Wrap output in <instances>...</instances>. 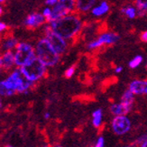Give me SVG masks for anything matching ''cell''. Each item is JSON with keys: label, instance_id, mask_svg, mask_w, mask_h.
Segmentation results:
<instances>
[{"label": "cell", "instance_id": "obj_1", "mask_svg": "<svg viewBox=\"0 0 147 147\" xmlns=\"http://www.w3.org/2000/svg\"><path fill=\"white\" fill-rule=\"evenodd\" d=\"M49 28L67 41H72L84 29V21L78 13H71L58 20L48 23Z\"/></svg>", "mask_w": 147, "mask_h": 147}, {"label": "cell", "instance_id": "obj_2", "mask_svg": "<svg viewBox=\"0 0 147 147\" xmlns=\"http://www.w3.org/2000/svg\"><path fill=\"white\" fill-rule=\"evenodd\" d=\"M35 56L47 68L56 66L60 61L61 56L55 52L45 37H42L38 40L34 45Z\"/></svg>", "mask_w": 147, "mask_h": 147}, {"label": "cell", "instance_id": "obj_3", "mask_svg": "<svg viewBox=\"0 0 147 147\" xmlns=\"http://www.w3.org/2000/svg\"><path fill=\"white\" fill-rule=\"evenodd\" d=\"M5 85L12 92L16 93H26L34 85L33 82L29 81L22 73L20 68L15 69L10 74L3 80Z\"/></svg>", "mask_w": 147, "mask_h": 147}, {"label": "cell", "instance_id": "obj_4", "mask_svg": "<svg viewBox=\"0 0 147 147\" xmlns=\"http://www.w3.org/2000/svg\"><path fill=\"white\" fill-rule=\"evenodd\" d=\"M20 69L25 78L29 81L33 82L34 84L42 80L47 72V67L36 57L29 61L27 64L21 67Z\"/></svg>", "mask_w": 147, "mask_h": 147}, {"label": "cell", "instance_id": "obj_5", "mask_svg": "<svg viewBox=\"0 0 147 147\" xmlns=\"http://www.w3.org/2000/svg\"><path fill=\"white\" fill-rule=\"evenodd\" d=\"M16 66L21 68L35 58V49L33 44L27 42H20L15 50Z\"/></svg>", "mask_w": 147, "mask_h": 147}, {"label": "cell", "instance_id": "obj_6", "mask_svg": "<svg viewBox=\"0 0 147 147\" xmlns=\"http://www.w3.org/2000/svg\"><path fill=\"white\" fill-rule=\"evenodd\" d=\"M119 35L112 31H105L98 35V37L88 41L86 44V48L88 51L98 50L105 46H111L117 43L119 40Z\"/></svg>", "mask_w": 147, "mask_h": 147}, {"label": "cell", "instance_id": "obj_7", "mask_svg": "<svg viewBox=\"0 0 147 147\" xmlns=\"http://www.w3.org/2000/svg\"><path fill=\"white\" fill-rule=\"evenodd\" d=\"M48 42H50L51 45L55 50V52L58 53L60 56L64 54L68 49H69V41L65 40L64 38H62L59 34H55L53 31H52L48 25L44 27V36Z\"/></svg>", "mask_w": 147, "mask_h": 147}, {"label": "cell", "instance_id": "obj_8", "mask_svg": "<svg viewBox=\"0 0 147 147\" xmlns=\"http://www.w3.org/2000/svg\"><path fill=\"white\" fill-rule=\"evenodd\" d=\"M132 123L127 116L114 117L111 121V129L116 136H122L131 130Z\"/></svg>", "mask_w": 147, "mask_h": 147}, {"label": "cell", "instance_id": "obj_9", "mask_svg": "<svg viewBox=\"0 0 147 147\" xmlns=\"http://www.w3.org/2000/svg\"><path fill=\"white\" fill-rule=\"evenodd\" d=\"M46 23H47V20L42 14V12L31 13V14H29L24 20V26L31 30L40 28Z\"/></svg>", "mask_w": 147, "mask_h": 147}, {"label": "cell", "instance_id": "obj_10", "mask_svg": "<svg viewBox=\"0 0 147 147\" xmlns=\"http://www.w3.org/2000/svg\"><path fill=\"white\" fill-rule=\"evenodd\" d=\"M128 89L135 96H147V80H133L129 83Z\"/></svg>", "mask_w": 147, "mask_h": 147}, {"label": "cell", "instance_id": "obj_11", "mask_svg": "<svg viewBox=\"0 0 147 147\" xmlns=\"http://www.w3.org/2000/svg\"><path fill=\"white\" fill-rule=\"evenodd\" d=\"M75 12L79 15H85L90 13L92 8L98 4V0H75Z\"/></svg>", "mask_w": 147, "mask_h": 147}, {"label": "cell", "instance_id": "obj_12", "mask_svg": "<svg viewBox=\"0 0 147 147\" xmlns=\"http://www.w3.org/2000/svg\"><path fill=\"white\" fill-rule=\"evenodd\" d=\"M110 8H111L110 4L108 3L107 0H102V1L98 2L92 8V10L90 11V15L96 18L103 17L109 13Z\"/></svg>", "mask_w": 147, "mask_h": 147}, {"label": "cell", "instance_id": "obj_13", "mask_svg": "<svg viewBox=\"0 0 147 147\" xmlns=\"http://www.w3.org/2000/svg\"><path fill=\"white\" fill-rule=\"evenodd\" d=\"M1 64L4 71H10L13 67L16 66L14 52H4L1 55Z\"/></svg>", "mask_w": 147, "mask_h": 147}, {"label": "cell", "instance_id": "obj_14", "mask_svg": "<svg viewBox=\"0 0 147 147\" xmlns=\"http://www.w3.org/2000/svg\"><path fill=\"white\" fill-rule=\"evenodd\" d=\"M19 42L14 36H6L0 42V48L4 52H14V50L17 47Z\"/></svg>", "mask_w": 147, "mask_h": 147}, {"label": "cell", "instance_id": "obj_15", "mask_svg": "<svg viewBox=\"0 0 147 147\" xmlns=\"http://www.w3.org/2000/svg\"><path fill=\"white\" fill-rule=\"evenodd\" d=\"M120 12L129 20H134L138 16V9L134 4H127L123 5L120 9Z\"/></svg>", "mask_w": 147, "mask_h": 147}, {"label": "cell", "instance_id": "obj_16", "mask_svg": "<svg viewBox=\"0 0 147 147\" xmlns=\"http://www.w3.org/2000/svg\"><path fill=\"white\" fill-rule=\"evenodd\" d=\"M110 113L114 117L117 116H127V114H129L131 111L127 108L125 106H124L122 103L117 102V103H113L109 107Z\"/></svg>", "mask_w": 147, "mask_h": 147}, {"label": "cell", "instance_id": "obj_17", "mask_svg": "<svg viewBox=\"0 0 147 147\" xmlns=\"http://www.w3.org/2000/svg\"><path fill=\"white\" fill-rule=\"evenodd\" d=\"M120 103H122L131 111L133 109L134 103H135V95H134L128 88L123 93L120 98Z\"/></svg>", "mask_w": 147, "mask_h": 147}, {"label": "cell", "instance_id": "obj_18", "mask_svg": "<svg viewBox=\"0 0 147 147\" xmlns=\"http://www.w3.org/2000/svg\"><path fill=\"white\" fill-rule=\"evenodd\" d=\"M92 125L95 128H99L103 123V111L101 108H97L92 113Z\"/></svg>", "mask_w": 147, "mask_h": 147}, {"label": "cell", "instance_id": "obj_19", "mask_svg": "<svg viewBox=\"0 0 147 147\" xmlns=\"http://www.w3.org/2000/svg\"><path fill=\"white\" fill-rule=\"evenodd\" d=\"M138 9V16H144L147 15V0H133Z\"/></svg>", "mask_w": 147, "mask_h": 147}, {"label": "cell", "instance_id": "obj_20", "mask_svg": "<svg viewBox=\"0 0 147 147\" xmlns=\"http://www.w3.org/2000/svg\"><path fill=\"white\" fill-rule=\"evenodd\" d=\"M144 61V58L142 55H136L134 58H132L129 62H128V67L132 69H135L138 68L140 65L142 64V62Z\"/></svg>", "mask_w": 147, "mask_h": 147}, {"label": "cell", "instance_id": "obj_21", "mask_svg": "<svg viewBox=\"0 0 147 147\" xmlns=\"http://www.w3.org/2000/svg\"><path fill=\"white\" fill-rule=\"evenodd\" d=\"M15 95L14 92H12L10 89L7 88V87H6L5 85V83L2 80H0V97H11V96Z\"/></svg>", "mask_w": 147, "mask_h": 147}, {"label": "cell", "instance_id": "obj_22", "mask_svg": "<svg viewBox=\"0 0 147 147\" xmlns=\"http://www.w3.org/2000/svg\"><path fill=\"white\" fill-rule=\"evenodd\" d=\"M76 72V67L75 66H69V68L66 69V71H64V76H65V78L67 79H71L72 78V77L74 76Z\"/></svg>", "mask_w": 147, "mask_h": 147}, {"label": "cell", "instance_id": "obj_23", "mask_svg": "<svg viewBox=\"0 0 147 147\" xmlns=\"http://www.w3.org/2000/svg\"><path fill=\"white\" fill-rule=\"evenodd\" d=\"M93 147H105V138L103 136H99Z\"/></svg>", "mask_w": 147, "mask_h": 147}, {"label": "cell", "instance_id": "obj_24", "mask_svg": "<svg viewBox=\"0 0 147 147\" xmlns=\"http://www.w3.org/2000/svg\"><path fill=\"white\" fill-rule=\"evenodd\" d=\"M59 0H45L44 1V4H45V6H49V7H53L54 5H57Z\"/></svg>", "mask_w": 147, "mask_h": 147}, {"label": "cell", "instance_id": "obj_25", "mask_svg": "<svg viewBox=\"0 0 147 147\" xmlns=\"http://www.w3.org/2000/svg\"><path fill=\"white\" fill-rule=\"evenodd\" d=\"M140 40L144 43H147V30L142 32V33L140 34Z\"/></svg>", "mask_w": 147, "mask_h": 147}, {"label": "cell", "instance_id": "obj_26", "mask_svg": "<svg viewBox=\"0 0 147 147\" xmlns=\"http://www.w3.org/2000/svg\"><path fill=\"white\" fill-rule=\"evenodd\" d=\"M6 30H7V25H6V24H5L3 21L0 20V34L4 33V32H5Z\"/></svg>", "mask_w": 147, "mask_h": 147}, {"label": "cell", "instance_id": "obj_27", "mask_svg": "<svg viewBox=\"0 0 147 147\" xmlns=\"http://www.w3.org/2000/svg\"><path fill=\"white\" fill-rule=\"evenodd\" d=\"M123 71V67L122 66H117L116 67V69H115V72H116L117 74H119Z\"/></svg>", "mask_w": 147, "mask_h": 147}, {"label": "cell", "instance_id": "obj_28", "mask_svg": "<svg viewBox=\"0 0 147 147\" xmlns=\"http://www.w3.org/2000/svg\"><path fill=\"white\" fill-rule=\"evenodd\" d=\"M43 117H44V119H50L51 118V114H50V112H45V113H44Z\"/></svg>", "mask_w": 147, "mask_h": 147}, {"label": "cell", "instance_id": "obj_29", "mask_svg": "<svg viewBox=\"0 0 147 147\" xmlns=\"http://www.w3.org/2000/svg\"><path fill=\"white\" fill-rule=\"evenodd\" d=\"M138 147H147V141H145V142H144L142 144H140L138 145Z\"/></svg>", "mask_w": 147, "mask_h": 147}, {"label": "cell", "instance_id": "obj_30", "mask_svg": "<svg viewBox=\"0 0 147 147\" xmlns=\"http://www.w3.org/2000/svg\"><path fill=\"white\" fill-rule=\"evenodd\" d=\"M3 12H4L3 6H2V5H0V16H2V15H3Z\"/></svg>", "mask_w": 147, "mask_h": 147}, {"label": "cell", "instance_id": "obj_31", "mask_svg": "<svg viewBox=\"0 0 147 147\" xmlns=\"http://www.w3.org/2000/svg\"><path fill=\"white\" fill-rule=\"evenodd\" d=\"M1 53H0V73H1V69H2V64H1Z\"/></svg>", "mask_w": 147, "mask_h": 147}, {"label": "cell", "instance_id": "obj_32", "mask_svg": "<svg viewBox=\"0 0 147 147\" xmlns=\"http://www.w3.org/2000/svg\"><path fill=\"white\" fill-rule=\"evenodd\" d=\"M2 106H3V102H2V98H1V97H0V110H1Z\"/></svg>", "mask_w": 147, "mask_h": 147}, {"label": "cell", "instance_id": "obj_33", "mask_svg": "<svg viewBox=\"0 0 147 147\" xmlns=\"http://www.w3.org/2000/svg\"><path fill=\"white\" fill-rule=\"evenodd\" d=\"M6 1V0H0V5H2L4 2H5Z\"/></svg>", "mask_w": 147, "mask_h": 147}, {"label": "cell", "instance_id": "obj_34", "mask_svg": "<svg viewBox=\"0 0 147 147\" xmlns=\"http://www.w3.org/2000/svg\"><path fill=\"white\" fill-rule=\"evenodd\" d=\"M5 147H14V146H12V145H9V144H7V145H5Z\"/></svg>", "mask_w": 147, "mask_h": 147}, {"label": "cell", "instance_id": "obj_35", "mask_svg": "<svg viewBox=\"0 0 147 147\" xmlns=\"http://www.w3.org/2000/svg\"><path fill=\"white\" fill-rule=\"evenodd\" d=\"M53 147H62V146H61V145H55V146H53Z\"/></svg>", "mask_w": 147, "mask_h": 147}, {"label": "cell", "instance_id": "obj_36", "mask_svg": "<svg viewBox=\"0 0 147 147\" xmlns=\"http://www.w3.org/2000/svg\"><path fill=\"white\" fill-rule=\"evenodd\" d=\"M42 147H50L49 145H44V146H42Z\"/></svg>", "mask_w": 147, "mask_h": 147}, {"label": "cell", "instance_id": "obj_37", "mask_svg": "<svg viewBox=\"0 0 147 147\" xmlns=\"http://www.w3.org/2000/svg\"><path fill=\"white\" fill-rule=\"evenodd\" d=\"M146 68H147V64H146Z\"/></svg>", "mask_w": 147, "mask_h": 147}]
</instances>
